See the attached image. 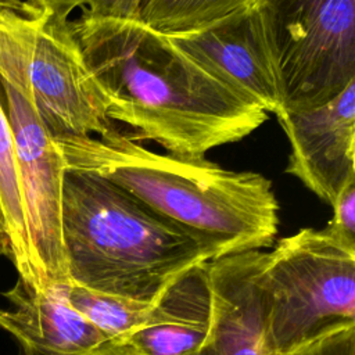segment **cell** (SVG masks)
I'll return each instance as SVG.
<instances>
[{"label": "cell", "mask_w": 355, "mask_h": 355, "mask_svg": "<svg viewBox=\"0 0 355 355\" xmlns=\"http://www.w3.org/2000/svg\"><path fill=\"white\" fill-rule=\"evenodd\" d=\"M85 60L104 92L108 118L130 126L137 140L168 153L205 157L240 141L268 114L244 100L140 19L71 21Z\"/></svg>", "instance_id": "6da1fadb"}, {"label": "cell", "mask_w": 355, "mask_h": 355, "mask_svg": "<svg viewBox=\"0 0 355 355\" xmlns=\"http://www.w3.org/2000/svg\"><path fill=\"white\" fill-rule=\"evenodd\" d=\"M69 169L104 178L209 241L219 257L275 243L279 204L268 178L205 157L161 154L112 128L103 136H51Z\"/></svg>", "instance_id": "7a4b0ae2"}, {"label": "cell", "mask_w": 355, "mask_h": 355, "mask_svg": "<svg viewBox=\"0 0 355 355\" xmlns=\"http://www.w3.org/2000/svg\"><path fill=\"white\" fill-rule=\"evenodd\" d=\"M61 234L69 284L141 302L216 248L112 182L65 166Z\"/></svg>", "instance_id": "3957f363"}, {"label": "cell", "mask_w": 355, "mask_h": 355, "mask_svg": "<svg viewBox=\"0 0 355 355\" xmlns=\"http://www.w3.org/2000/svg\"><path fill=\"white\" fill-rule=\"evenodd\" d=\"M268 341L291 355L322 336L355 326V241L329 226L305 227L266 252Z\"/></svg>", "instance_id": "277c9868"}, {"label": "cell", "mask_w": 355, "mask_h": 355, "mask_svg": "<svg viewBox=\"0 0 355 355\" xmlns=\"http://www.w3.org/2000/svg\"><path fill=\"white\" fill-rule=\"evenodd\" d=\"M283 110L330 101L355 82V0H257Z\"/></svg>", "instance_id": "5b68a950"}, {"label": "cell", "mask_w": 355, "mask_h": 355, "mask_svg": "<svg viewBox=\"0 0 355 355\" xmlns=\"http://www.w3.org/2000/svg\"><path fill=\"white\" fill-rule=\"evenodd\" d=\"M0 33L14 50L35 108L51 136H103L115 128L69 18L49 12L25 15L0 7Z\"/></svg>", "instance_id": "8992f818"}, {"label": "cell", "mask_w": 355, "mask_h": 355, "mask_svg": "<svg viewBox=\"0 0 355 355\" xmlns=\"http://www.w3.org/2000/svg\"><path fill=\"white\" fill-rule=\"evenodd\" d=\"M0 92L17 154L31 250L32 288L69 284L62 234L61 189L65 164L37 114L22 67L0 33Z\"/></svg>", "instance_id": "52a82bcc"}, {"label": "cell", "mask_w": 355, "mask_h": 355, "mask_svg": "<svg viewBox=\"0 0 355 355\" xmlns=\"http://www.w3.org/2000/svg\"><path fill=\"white\" fill-rule=\"evenodd\" d=\"M166 35L244 100L266 114L283 111L280 80L257 3L197 29Z\"/></svg>", "instance_id": "ba28073f"}, {"label": "cell", "mask_w": 355, "mask_h": 355, "mask_svg": "<svg viewBox=\"0 0 355 355\" xmlns=\"http://www.w3.org/2000/svg\"><path fill=\"white\" fill-rule=\"evenodd\" d=\"M276 118L291 147L286 172L331 207L355 183V82L323 105Z\"/></svg>", "instance_id": "9c48e42d"}, {"label": "cell", "mask_w": 355, "mask_h": 355, "mask_svg": "<svg viewBox=\"0 0 355 355\" xmlns=\"http://www.w3.org/2000/svg\"><path fill=\"white\" fill-rule=\"evenodd\" d=\"M265 255L247 251L207 262L209 324L202 344L190 355H275L268 341Z\"/></svg>", "instance_id": "30bf717a"}, {"label": "cell", "mask_w": 355, "mask_h": 355, "mask_svg": "<svg viewBox=\"0 0 355 355\" xmlns=\"http://www.w3.org/2000/svg\"><path fill=\"white\" fill-rule=\"evenodd\" d=\"M4 295L10 305L0 308V329L29 355H85L111 338L69 305L65 284L39 291L18 277Z\"/></svg>", "instance_id": "8fae6325"}, {"label": "cell", "mask_w": 355, "mask_h": 355, "mask_svg": "<svg viewBox=\"0 0 355 355\" xmlns=\"http://www.w3.org/2000/svg\"><path fill=\"white\" fill-rule=\"evenodd\" d=\"M0 216L7 240V255L18 277L32 287V265L14 137L0 100Z\"/></svg>", "instance_id": "7c38bea8"}, {"label": "cell", "mask_w": 355, "mask_h": 355, "mask_svg": "<svg viewBox=\"0 0 355 355\" xmlns=\"http://www.w3.org/2000/svg\"><path fill=\"white\" fill-rule=\"evenodd\" d=\"M65 298L73 309L111 338L157 322L154 301H135L73 284H65Z\"/></svg>", "instance_id": "4fadbf2b"}, {"label": "cell", "mask_w": 355, "mask_h": 355, "mask_svg": "<svg viewBox=\"0 0 355 355\" xmlns=\"http://www.w3.org/2000/svg\"><path fill=\"white\" fill-rule=\"evenodd\" d=\"M257 0H147L140 21L162 33H180L207 25Z\"/></svg>", "instance_id": "5bb4252c"}, {"label": "cell", "mask_w": 355, "mask_h": 355, "mask_svg": "<svg viewBox=\"0 0 355 355\" xmlns=\"http://www.w3.org/2000/svg\"><path fill=\"white\" fill-rule=\"evenodd\" d=\"M208 326L161 323L136 329L116 338L132 355H190L204 341Z\"/></svg>", "instance_id": "9a60e30c"}, {"label": "cell", "mask_w": 355, "mask_h": 355, "mask_svg": "<svg viewBox=\"0 0 355 355\" xmlns=\"http://www.w3.org/2000/svg\"><path fill=\"white\" fill-rule=\"evenodd\" d=\"M291 355H355V326L330 331Z\"/></svg>", "instance_id": "2e32d148"}, {"label": "cell", "mask_w": 355, "mask_h": 355, "mask_svg": "<svg viewBox=\"0 0 355 355\" xmlns=\"http://www.w3.org/2000/svg\"><path fill=\"white\" fill-rule=\"evenodd\" d=\"M331 208L333 219L327 226L341 237L355 241V183L341 191Z\"/></svg>", "instance_id": "e0dca14e"}, {"label": "cell", "mask_w": 355, "mask_h": 355, "mask_svg": "<svg viewBox=\"0 0 355 355\" xmlns=\"http://www.w3.org/2000/svg\"><path fill=\"white\" fill-rule=\"evenodd\" d=\"M147 0H87L83 11L90 17L114 19H140Z\"/></svg>", "instance_id": "ac0fdd59"}, {"label": "cell", "mask_w": 355, "mask_h": 355, "mask_svg": "<svg viewBox=\"0 0 355 355\" xmlns=\"http://www.w3.org/2000/svg\"><path fill=\"white\" fill-rule=\"evenodd\" d=\"M87 0H12V10L25 14L35 15L39 12H49L58 18L68 19L69 14L78 8L85 7Z\"/></svg>", "instance_id": "d6986e66"}, {"label": "cell", "mask_w": 355, "mask_h": 355, "mask_svg": "<svg viewBox=\"0 0 355 355\" xmlns=\"http://www.w3.org/2000/svg\"><path fill=\"white\" fill-rule=\"evenodd\" d=\"M85 355H132V354L116 337H112Z\"/></svg>", "instance_id": "ffe728a7"}, {"label": "cell", "mask_w": 355, "mask_h": 355, "mask_svg": "<svg viewBox=\"0 0 355 355\" xmlns=\"http://www.w3.org/2000/svg\"><path fill=\"white\" fill-rule=\"evenodd\" d=\"M0 245L4 251V254L7 255V240H6V234H4V227H3V222H1V216H0Z\"/></svg>", "instance_id": "44dd1931"}, {"label": "cell", "mask_w": 355, "mask_h": 355, "mask_svg": "<svg viewBox=\"0 0 355 355\" xmlns=\"http://www.w3.org/2000/svg\"><path fill=\"white\" fill-rule=\"evenodd\" d=\"M0 7H12V0H0Z\"/></svg>", "instance_id": "7402d4cb"}, {"label": "cell", "mask_w": 355, "mask_h": 355, "mask_svg": "<svg viewBox=\"0 0 355 355\" xmlns=\"http://www.w3.org/2000/svg\"><path fill=\"white\" fill-rule=\"evenodd\" d=\"M4 254V251H3V248H1V245H0V255H3Z\"/></svg>", "instance_id": "603a6c76"}]
</instances>
